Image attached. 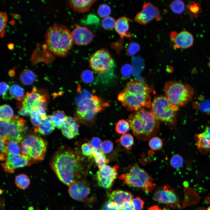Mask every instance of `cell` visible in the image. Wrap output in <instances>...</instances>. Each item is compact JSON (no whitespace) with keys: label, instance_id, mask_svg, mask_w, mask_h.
Wrapping results in <instances>:
<instances>
[{"label":"cell","instance_id":"bcb514c9","mask_svg":"<svg viewBox=\"0 0 210 210\" xmlns=\"http://www.w3.org/2000/svg\"><path fill=\"white\" fill-rule=\"evenodd\" d=\"M9 87L10 86L6 82L4 81L1 82L0 93L3 98L4 99H10L8 94V92L9 91Z\"/></svg>","mask_w":210,"mask_h":210},{"label":"cell","instance_id":"d4e9b609","mask_svg":"<svg viewBox=\"0 0 210 210\" xmlns=\"http://www.w3.org/2000/svg\"><path fill=\"white\" fill-rule=\"evenodd\" d=\"M30 115L32 123L38 127L46 119L47 116L46 110L40 108L34 110L30 113Z\"/></svg>","mask_w":210,"mask_h":210},{"label":"cell","instance_id":"603a6c76","mask_svg":"<svg viewBox=\"0 0 210 210\" xmlns=\"http://www.w3.org/2000/svg\"><path fill=\"white\" fill-rule=\"evenodd\" d=\"M130 20L129 18L123 16L119 18L116 21L114 28L116 32L121 38H129L132 36L131 33L128 32Z\"/></svg>","mask_w":210,"mask_h":210},{"label":"cell","instance_id":"277c9868","mask_svg":"<svg viewBox=\"0 0 210 210\" xmlns=\"http://www.w3.org/2000/svg\"><path fill=\"white\" fill-rule=\"evenodd\" d=\"M45 42L48 50L55 55L66 56L72 47L73 41L71 32L65 26L55 23L48 29Z\"/></svg>","mask_w":210,"mask_h":210},{"label":"cell","instance_id":"816d5d0a","mask_svg":"<svg viewBox=\"0 0 210 210\" xmlns=\"http://www.w3.org/2000/svg\"><path fill=\"white\" fill-rule=\"evenodd\" d=\"M90 143L94 148H100L102 142L99 137H94L91 140Z\"/></svg>","mask_w":210,"mask_h":210},{"label":"cell","instance_id":"30bf717a","mask_svg":"<svg viewBox=\"0 0 210 210\" xmlns=\"http://www.w3.org/2000/svg\"><path fill=\"white\" fill-rule=\"evenodd\" d=\"M27 129L24 120L16 116L10 120H0V139L20 142Z\"/></svg>","mask_w":210,"mask_h":210},{"label":"cell","instance_id":"60d3db41","mask_svg":"<svg viewBox=\"0 0 210 210\" xmlns=\"http://www.w3.org/2000/svg\"><path fill=\"white\" fill-rule=\"evenodd\" d=\"M7 19V16L6 13L4 12L1 11L0 13V36L1 38L4 36Z\"/></svg>","mask_w":210,"mask_h":210},{"label":"cell","instance_id":"ee69618b","mask_svg":"<svg viewBox=\"0 0 210 210\" xmlns=\"http://www.w3.org/2000/svg\"><path fill=\"white\" fill-rule=\"evenodd\" d=\"M96 165L99 169L106 165L109 162L104 154L94 158Z\"/></svg>","mask_w":210,"mask_h":210},{"label":"cell","instance_id":"8992f818","mask_svg":"<svg viewBox=\"0 0 210 210\" xmlns=\"http://www.w3.org/2000/svg\"><path fill=\"white\" fill-rule=\"evenodd\" d=\"M119 178L128 186L139 188L147 193L152 191L156 186L153 179L137 164L131 166Z\"/></svg>","mask_w":210,"mask_h":210},{"label":"cell","instance_id":"3957f363","mask_svg":"<svg viewBox=\"0 0 210 210\" xmlns=\"http://www.w3.org/2000/svg\"><path fill=\"white\" fill-rule=\"evenodd\" d=\"M127 120L134 134L141 140L153 137L159 130L160 121L156 119L151 111L141 109L131 114Z\"/></svg>","mask_w":210,"mask_h":210},{"label":"cell","instance_id":"5bb4252c","mask_svg":"<svg viewBox=\"0 0 210 210\" xmlns=\"http://www.w3.org/2000/svg\"><path fill=\"white\" fill-rule=\"evenodd\" d=\"M153 199L158 202L176 208L179 207V200L174 191L168 185L156 191Z\"/></svg>","mask_w":210,"mask_h":210},{"label":"cell","instance_id":"ffe728a7","mask_svg":"<svg viewBox=\"0 0 210 210\" xmlns=\"http://www.w3.org/2000/svg\"><path fill=\"white\" fill-rule=\"evenodd\" d=\"M194 139L197 148L201 154L210 153V126H206L203 132L195 134Z\"/></svg>","mask_w":210,"mask_h":210},{"label":"cell","instance_id":"cb8c5ba5","mask_svg":"<svg viewBox=\"0 0 210 210\" xmlns=\"http://www.w3.org/2000/svg\"><path fill=\"white\" fill-rule=\"evenodd\" d=\"M96 0H69L68 3L74 11L79 13H84L88 11Z\"/></svg>","mask_w":210,"mask_h":210},{"label":"cell","instance_id":"7402d4cb","mask_svg":"<svg viewBox=\"0 0 210 210\" xmlns=\"http://www.w3.org/2000/svg\"><path fill=\"white\" fill-rule=\"evenodd\" d=\"M109 200L117 204L122 209L124 203L131 202L134 198L133 195L129 192L117 190L109 194Z\"/></svg>","mask_w":210,"mask_h":210},{"label":"cell","instance_id":"b9f144b4","mask_svg":"<svg viewBox=\"0 0 210 210\" xmlns=\"http://www.w3.org/2000/svg\"><path fill=\"white\" fill-rule=\"evenodd\" d=\"M80 77L82 81L86 84L90 83L93 81V74L91 71L89 70L83 71L81 73Z\"/></svg>","mask_w":210,"mask_h":210},{"label":"cell","instance_id":"6da1fadb","mask_svg":"<svg viewBox=\"0 0 210 210\" xmlns=\"http://www.w3.org/2000/svg\"><path fill=\"white\" fill-rule=\"evenodd\" d=\"M50 165L59 180L68 186L79 180L87 171L83 159L72 148L66 146L58 148Z\"/></svg>","mask_w":210,"mask_h":210},{"label":"cell","instance_id":"c3c4849f","mask_svg":"<svg viewBox=\"0 0 210 210\" xmlns=\"http://www.w3.org/2000/svg\"><path fill=\"white\" fill-rule=\"evenodd\" d=\"M133 70L132 66L129 64H125L122 67L121 72L123 76L125 77H129L132 74Z\"/></svg>","mask_w":210,"mask_h":210},{"label":"cell","instance_id":"f6af8a7d","mask_svg":"<svg viewBox=\"0 0 210 210\" xmlns=\"http://www.w3.org/2000/svg\"><path fill=\"white\" fill-rule=\"evenodd\" d=\"M113 148V143L111 141L106 140L102 142L101 148L104 154H107L112 151Z\"/></svg>","mask_w":210,"mask_h":210},{"label":"cell","instance_id":"d6986e66","mask_svg":"<svg viewBox=\"0 0 210 210\" xmlns=\"http://www.w3.org/2000/svg\"><path fill=\"white\" fill-rule=\"evenodd\" d=\"M171 41L174 43V48L186 49L193 45L194 38L192 35L186 31H182L178 34L172 32L170 34Z\"/></svg>","mask_w":210,"mask_h":210},{"label":"cell","instance_id":"83f0119b","mask_svg":"<svg viewBox=\"0 0 210 210\" xmlns=\"http://www.w3.org/2000/svg\"><path fill=\"white\" fill-rule=\"evenodd\" d=\"M9 93L12 98L22 101L24 98V92L23 89L19 85L13 84L9 87Z\"/></svg>","mask_w":210,"mask_h":210},{"label":"cell","instance_id":"6f0895ef","mask_svg":"<svg viewBox=\"0 0 210 210\" xmlns=\"http://www.w3.org/2000/svg\"><path fill=\"white\" fill-rule=\"evenodd\" d=\"M8 47L9 49H13V44L12 43H10L8 46Z\"/></svg>","mask_w":210,"mask_h":210},{"label":"cell","instance_id":"f35d334b","mask_svg":"<svg viewBox=\"0 0 210 210\" xmlns=\"http://www.w3.org/2000/svg\"><path fill=\"white\" fill-rule=\"evenodd\" d=\"M163 142L161 139L158 137H153L149 142V146L152 150H157L161 149L162 147Z\"/></svg>","mask_w":210,"mask_h":210},{"label":"cell","instance_id":"ba28073f","mask_svg":"<svg viewBox=\"0 0 210 210\" xmlns=\"http://www.w3.org/2000/svg\"><path fill=\"white\" fill-rule=\"evenodd\" d=\"M164 88L165 97L177 106L186 104L191 100L194 93V89L190 85L175 81L167 82Z\"/></svg>","mask_w":210,"mask_h":210},{"label":"cell","instance_id":"484cf974","mask_svg":"<svg viewBox=\"0 0 210 210\" xmlns=\"http://www.w3.org/2000/svg\"><path fill=\"white\" fill-rule=\"evenodd\" d=\"M55 127L51 119V115H47L46 119L38 127L37 130L41 134L47 135L50 134Z\"/></svg>","mask_w":210,"mask_h":210},{"label":"cell","instance_id":"74e56055","mask_svg":"<svg viewBox=\"0 0 210 210\" xmlns=\"http://www.w3.org/2000/svg\"><path fill=\"white\" fill-rule=\"evenodd\" d=\"M170 165L175 169L181 168L183 164V157L179 154H175L172 157L170 162Z\"/></svg>","mask_w":210,"mask_h":210},{"label":"cell","instance_id":"ab89813d","mask_svg":"<svg viewBox=\"0 0 210 210\" xmlns=\"http://www.w3.org/2000/svg\"><path fill=\"white\" fill-rule=\"evenodd\" d=\"M97 12L100 17L104 18L109 16L111 13V10L108 4H103L99 6Z\"/></svg>","mask_w":210,"mask_h":210},{"label":"cell","instance_id":"f546056e","mask_svg":"<svg viewBox=\"0 0 210 210\" xmlns=\"http://www.w3.org/2000/svg\"><path fill=\"white\" fill-rule=\"evenodd\" d=\"M14 116L13 111L10 106L4 104L0 106V120L9 121Z\"/></svg>","mask_w":210,"mask_h":210},{"label":"cell","instance_id":"f907efd6","mask_svg":"<svg viewBox=\"0 0 210 210\" xmlns=\"http://www.w3.org/2000/svg\"><path fill=\"white\" fill-rule=\"evenodd\" d=\"M102 210H120V208L117 204L109 200L105 203Z\"/></svg>","mask_w":210,"mask_h":210},{"label":"cell","instance_id":"4fadbf2b","mask_svg":"<svg viewBox=\"0 0 210 210\" xmlns=\"http://www.w3.org/2000/svg\"><path fill=\"white\" fill-rule=\"evenodd\" d=\"M118 167L117 164L113 167L106 165L99 169L96 173L98 185L105 188H110L118 177Z\"/></svg>","mask_w":210,"mask_h":210},{"label":"cell","instance_id":"11a10c76","mask_svg":"<svg viewBox=\"0 0 210 210\" xmlns=\"http://www.w3.org/2000/svg\"><path fill=\"white\" fill-rule=\"evenodd\" d=\"M147 210H162L159 206L157 205H154L149 207Z\"/></svg>","mask_w":210,"mask_h":210},{"label":"cell","instance_id":"7bdbcfd3","mask_svg":"<svg viewBox=\"0 0 210 210\" xmlns=\"http://www.w3.org/2000/svg\"><path fill=\"white\" fill-rule=\"evenodd\" d=\"M93 148L94 147L90 143H85L81 147L82 153L85 156L92 158Z\"/></svg>","mask_w":210,"mask_h":210},{"label":"cell","instance_id":"681fc988","mask_svg":"<svg viewBox=\"0 0 210 210\" xmlns=\"http://www.w3.org/2000/svg\"><path fill=\"white\" fill-rule=\"evenodd\" d=\"M0 160L4 161L7 153H8L5 141L0 139Z\"/></svg>","mask_w":210,"mask_h":210},{"label":"cell","instance_id":"ac0fdd59","mask_svg":"<svg viewBox=\"0 0 210 210\" xmlns=\"http://www.w3.org/2000/svg\"><path fill=\"white\" fill-rule=\"evenodd\" d=\"M74 43L79 46L86 45L93 40L94 35L91 30L86 27L75 25V27L71 32Z\"/></svg>","mask_w":210,"mask_h":210},{"label":"cell","instance_id":"9f6ffc18","mask_svg":"<svg viewBox=\"0 0 210 210\" xmlns=\"http://www.w3.org/2000/svg\"><path fill=\"white\" fill-rule=\"evenodd\" d=\"M196 210H210V206L207 209L202 208L198 209Z\"/></svg>","mask_w":210,"mask_h":210},{"label":"cell","instance_id":"5b68a950","mask_svg":"<svg viewBox=\"0 0 210 210\" xmlns=\"http://www.w3.org/2000/svg\"><path fill=\"white\" fill-rule=\"evenodd\" d=\"M79 98L77 102L76 116L82 123L87 125L93 124L96 114L109 105L99 97L87 93Z\"/></svg>","mask_w":210,"mask_h":210},{"label":"cell","instance_id":"9c48e42d","mask_svg":"<svg viewBox=\"0 0 210 210\" xmlns=\"http://www.w3.org/2000/svg\"><path fill=\"white\" fill-rule=\"evenodd\" d=\"M151 107V111L157 120L170 126L175 125L178 106L172 104L165 96L155 97Z\"/></svg>","mask_w":210,"mask_h":210},{"label":"cell","instance_id":"8d00e7d4","mask_svg":"<svg viewBox=\"0 0 210 210\" xmlns=\"http://www.w3.org/2000/svg\"><path fill=\"white\" fill-rule=\"evenodd\" d=\"M140 49L139 44L134 42H130L125 47L126 54L128 55L132 56L137 53Z\"/></svg>","mask_w":210,"mask_h":210},{"label":"cell","instance_id":"9a60e30c","mask_svg":"<svg viewBox=\"0 0 210 210\" xmlns=\"http://www.w3.org/2000/svg\"><path fill=\"white\" fill-rule=\"evenodd\" d=\"M161 19L159 8L151 3H145L142 10L135 16L134 20L140 24L145 25L154 19L159 21Z\"/></svg>","mask_w":210,"mask_h":210},{"label":"cell","instance_id":"52a82bcc","mask_svg":"<svg viewBox=\"0 0 210 210\" xmlns=\"http://www.w3.org/2000/svg\"><path fill=\"white\" fill-rule=\"evenodd\" d=\"M20 143L21 154L26 156L31 163H36L43 159L47 142L40 136L35 133L28 134Z\"/></svg>","mask_w":210,"mask_h":210},{"label":"cell","instance_id":"44dd1931","mask_svg":"<svg viewBox=\"0 0 210 210\" xmlns=\"http://www.w3.org/2000/svg\"><path fill=\"white\" fill-rule=\"evenodd\" d=\"M79 126L76 119L71 116H67L61 129L63 135L71 139L79 135Z\"/></svg>","mask_w":210,"mask_h":210},{"label":"cell","instance_id":"f5cc1de1","mask_svg":"<svg viewBox=\"0 0 210 210\" xmlns=\"http://www.w3.org/2000/svg\"><path fill=\"white\" fill-rule=\"evenodd\" d=\"M104 154L99 148H94L92 153V157L94 158L97 156Z\"/></svg>","mask_w":210,"mask_h":210},{"label":"cell","instance_id":"4316f807","mask_svg":"<svg viewBox=\"0 0 210 210\" xmlns=\"http://www.w3.org/2000/svg\"><path fill=\"white\" fill-rule=\"evenodd\" d=\"M66 117L64 112L57 110L54 111L51 115V119L55 127L61 129Z\"/></svg>","mask_w":210,"mask_h":210},{"label":"cell","instance_id":"1f68e13d","mask_svg":"<svg viewBox=\"0 0 210 210\" xmlns=\"http://www.w3.org/2000/svg\"><path fill=\"white\" fill-rule=\"evenodd\" d=\"M121 145L126 150H130L134 143V138L130 134L126 133L123 134L117 140Z\"/></svg>","mask_w":210,"mask_h":210},{"label":"cell","instance_id":"8fae6325","mask_svg":"<svg viewBox=\"0 0 210 210\" xmlns=\"http://www.w3.org/2000/svg\"><path fill=\"white\" fill-rule=\"evenodd\" d=\"M89 62L91 69L99 74L107 72L115 65L110 54L105 49L98 50L92 54L89 57Z\"/></svg>","mask_w":210,"mask_h":210},{"label":"cell","instance_id":"2e32d148","mask_svg":"<svg viewBox=\"0 0 210 210\" xmlns=\"http://www.w3.org/2000/svg\"><path fill=\"white\" fill-rule=\"evenodd\" d=\"M4 162L1 163L5 171L8 173L14 172L15 169L27 166H30L31 163L28 158L22 154H13L8 152Z\"/></svg>","mask_w":210,"mask_h":210},{"label":"cell","instance_id":"e0dca14e","mask_svg":"<svg viewBox=\"0 0 210 210\" xmlns=\"http://www.w3.org/2000/svg\"><path fill=\"white\" fill-rule=\"evenodd\" d=\"M68 192L70 196L78 201L86 200L90 194V189L88 182L85 180H78L69 186Z\"/></svg>","mask_w":210,"mask_h":210},{"label":"cell","instance_id":"db71d44e","mask_svg":"<svg viewBox=\"0 0 210 210\" xmlns=\"http://www.w3.org/2000/svg\"><path fill=\"white\" fill-rule=\"evenodd\" d=\"M18 113L20 115L24 116H27L30 115L29 113L22 107L19 108V110Z\"/></svg>","mask_w":210,"mask_h":210},{"label":"cell","instance_id":"836d02e7","mask_svg":"<svg viewBox=\"0 0 210 210\" xmlns=\"http://www.w3.org/2000/svg\"><path fill=\"white\" fill-rule=\"evenodd\" d=\"M130 124L127 121L122 119L119 120L116 124L115 130L118 133L123 134L130 130Z\"/></svg>","mask_w":210,"mask_h":210},{"label":"cell","instance_id":"d590c367","mask_svg":"<svg viewBox=\"0 0 210 210\" xmlns=\"http://www.w3.org/2000/svg\"><path fill=\"white\" fill-rule=\"evenodd\" d=\"M116 21L112 17L108 16L103 18L101 22L103 28L106 30H111L115 28Z\"/></svg>","mask_w":210,"mask_h":210},{"label":"cell","instance_id":"f1b7e54d","mask_svg":"<svg viewBox=\"0 0 210 210\" xmlns=\"http://www.w3.org/2000/svg\"><path fill=\"white\" fill-rule=\"evenodd\" d=\"M20 78L22 83L26 85L32 84L36 79L35 74L31 70L26 69L20 73Z\"/></svg>","mask_w":210,"mask_h":210},{"label":"cell","instance_id":"d6a6232c","mask_svg":"<svg viewBox=\"0 0 210 210\" xmlns=\"http://www.w3.org/2000/svg\"><path fill=\"white\" fill-rule=\"evenodd\" d=\"M5 141L8 153L13 154H21L20 146L19 143L13 141L7 140Z\"/></svg>","mask_w":210,"mask_h":210},{"label":"cell","instance_id":"7c38bea8","mask_svg":"<svg viewBox=\"0 0 210 210\" xmlns=\"http://www.w3.org/2000/svg\"><path fill=\"white\" fill-rule=\"evenodd\" d=\"M47 100L46 94L34 88L31 92L26 94L19 107L23 108L30 114L38 108L46 110Z\"/></svg>","mask_w":210,"mask_h":210},{"label":"cell","instance_id":"e575fe53","mask_svg":"<svg viewBox=\"0 0 210 210\" xmlns=\"http://www.w3.org/2000/svg\"><path fill=\"white\" fill-rule=\"evenodd\" d=\"M170 8L174 13L180 14L184 11L185 8L184 3L180 0H176L173 1L170 4Z\"/></svg>","mask_w":210,"mask_h":210},{"label":"cell","instance_id":"7a4b0ae2","mask_svg":"<svg viewBox=\"0 0 210 210\" xmlns=\"http://www.w3.org/2000/svg\"><path fill=\"white\" fill-rule=\"evenodd\" d=\"M151 91L147 85L137 80H131L119 94L118 99L128 111H136L142 107H151Z\"/></svg>","mask_w":210,"mask_h":210},{"label":"cell","instance_id":"4dcf8cb0","mask_svg":"<svg viewBox=\"0 0 210 210\" xmlns=\"http://www.w3.org/2000/svg\"><path fill=\"white\" fill-rule=\"evenodd\" d=\"M15 183L17 186L19 188L25 189L29 186L30 183V181L27 175L22 174L16 176Z\"/></svg>","mask_w":210,"mask_h":210},{"label":"cell","instance_id":"7dc6e473","mask_svg":"<svg viewBox=\"0 0 210 210\" xmlns=\"http://www.w3.org/2000/svg\"><path fill=\"white\" fill-rule=\"evenodd\" d=\"M133 207L135 210H142L144 208V202L139 197L133 198L131 201Z\"/></svg>","mask_w":210,"mask_h":210}]
</instances>
